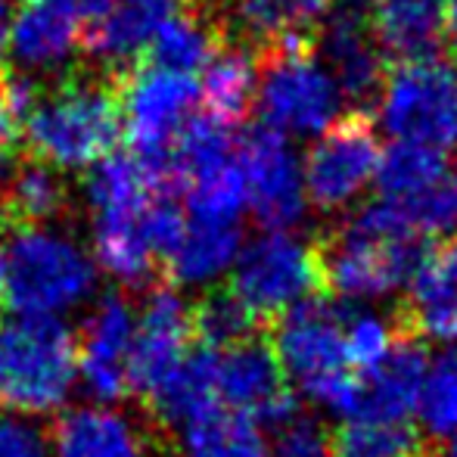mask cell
Returning a JSON list of instances; mask_svg holds the SVG:
<instances>
[{"mask_svg": "<svg viewBox=\"0 0 457 457\" xmlns=\"http://www.w3.org/2000/svg\"><path fill=\"white\" fill-rule=\"evenodd\" d=\"M25 150L56 171L87 169L106 159L121 137V96L115 72L69 69L56 85L41 87L22 121Z\"/></svg>", "mask_w": 457, "mask_h": 457, "instance_id": "cell-1", "label": "cell"}, {"mask_svg": "<svg viewBox=\"0 0 457 457\" xmlns=\"http://www.w3.org/2000/svg\"><path fill=\"white\" fill-rule=\"evenodd\" d=\"M79 373L75 333L54 314H25L0 330V404L16 414H54Z\"/></svg>", "mask_w": 457, "mask_h": 457, "instance_id": "cell-2", "label": "cell"}, {"mask_svg": "<svg viewBox=\"0 0 457 457\" xmlns=\"http://www.w3.org/2000/svg\"><path fill=\"white\" fill-rule=\"evenodd\" d=\"M379 156L383 146H379L377 115L345 109L305 153L302 181L308 205L330 221L345 215L373 181Z\"/></svg>", "mask_w": 457, "mask_h": 457, "instance_id": "cell-3", "label": "cell"}, {"mask_svg": "<svg viewBox=\"0 0 457 457\" xmlns=\"http://www.w3.org/2000/svg\"><path fill=\"white\" fill-rule=\"evenodd\" d=\"M96 283L94 262L72 240L50 230L10 237L6 299L19 314H56L87 299Z\"/></svg>", "mask_w": 457, "mask_h": 457, "instance_id": "cell-4", "label": "cell"}, {"mask_svg": "<svg viewBox=\"0 0 457 457\" xmlns=\"http://www.w3.org/2000/svg\"><path fill=\"white\" fill-rule=\"evenodd\" d=\"M228 283L265 327L295 302L327 295L314 240L293 234H262L249 240L237 255Z\"/></svg>", "mask_w": 457, "mask_h": 457, "instance_id": "cell-5", "label": "cell"}, {"mask_svg": "<svg viewBox=\"0 0 457 457\" xmlns=\"http://www.w3.org/2000/svg\"><path fill=\"white\" fill-rule=\"evenodd\" d=\"M259 69V121L280 134L312 137L330 128L343 109L333 79L324 72L318 50H274L255 60Z\"/></svg>", "mask_w": 457, "mask_h": 457, "instance_id": "cell-6", "label": "cell"}, {"mask_svg": "<svg viewBox=\"0 0 457 457\" xmlns=\"http://www.w3.org/2000/svg\"><path fill=\"white\" fill-rule=\"evenodd\" d=\"M377 112L395 140L448 153L457 146V75L439 60L389 66Z\"/></svg>", "mask_w": 457, "mask_h": 457, "instance_id": "cell-7", "label": "cell"}, {"mask_svg": "<svg viewBox=\"0 0 457 457\" xmlns=\"http://www.w3.org/2000/svg\"><path fill=\"white\" fill-rule=\"evenodd\" d=\"M237 162L246 181V205L265 234H293L308 212L305 181L287 134L253 121L237 140Z\"/></svg>", "mask_w": 457, "mask_h": 457, "instance_id": "cell-8", "label": "cell"}, {"mask_svg": "<svg viewBox=\"0 0 457 457\" xmlns=\"http://www.w3.org/2000/svg\"><path fill=\"white\" fill-rule=\"evenodd\" d=\"M115 81L121 96V134L131 153L150 156L169 150L196 103L199 87L193 75L134 62L115 72Z\"/></svg>", "mask_w": 457, "mask_h": 457, "instance_id": "cell-9", "label": "cell"}, {"mask_svg": "<svg viewBox=\"0 0 457 457\" xmlns=\"http://www.w3.org/2000/svg\"><path fill=\"white\" fill-rule=\"evenodd\" d=\"M355 308L345 299L333 295H312L295 302L293 308L268 324L283 370L295 383L330 377V373L349 370L345 364V320Z\"/></svg>", "mask_w": 457, "mask_h": 457, "instance_id": "cell-10", "label": "cell"}, {"mask_svg": "<svg viewBox=\"0 0 457 457\" xmlns=\"http://www.w3.org/2000/svg\"><path fill=\"white\" fill-rule=\"evenodd\" d=\"M190 305L178 293L175 283L159 280L144 293L137 330H134V343L128 352L131 395L146 402L178 370V364L190 352Z\"/></svg>", "mask_w": 457, "mask_h": 457, "instance_id": "cell-11", "label": "cell"}, {"mask_svg": "<svg viewBox=\"0 0 457 457\" xmlns=\"http://www.w3.org/2000/svg\"><path fill=\"white\" fill-rule=\"evenodd\" d=\"M134 330H137L134 305L121 293H106L75 337L79 373L96 402H121L131 395L128 352L134 343Z\"/></svg>", "mask_w": 457, "mask_h": 457, "instance_id": "cell-12", "label": "cell"}, {"mask_svg": "<svg viewBox=\"0 0 457 457\" xmlns=\"http://www.w3.org/2000/svg\"><path fill=\"white\" fill-rule=\"evenodd\" d=\"M389 324L423 339L457 343V243L433 240L395 302Z\"/></svg>", "mask_w": 457, "mask_h": 457, "instance_id": "cell-13", "label": "cell"}, {"mask_svg": "<svg viewBox=\"0 0 457 457\" xmlns=\"http://www.w3.org/2000/svg\"><path fill=\"white\" fill-rule=\"evenodd\" d=\"M427 370V339L392 327L389 355L379 361L377 370L364 373L361 404H358V417H352V420H411V414L420 404Z\"/></svg>", "mask_w": 457, "mask_h": 457, "instance_id": "cell-14", "label": "cell"}, {"mask_svg": "<svg viewBox=\"0 0 457 457\" xmlns=\"http://www.w3.org/2000/svg\"><path fill=\"white\" fill-rule=\"evenodd\" d=\"M85 0H22L10 31L12 56L25 69L54 72L81 50Z\"/></svg>", "mask_w": 457, "mask_h": 457, "instance_id": "cell-15", "label": "cell"}, {"mask_svg": "<svg viewBox=\"0 0 457 457\" xmlns=\"http://www.w3.org/2000/svg\"><path fill=\"white\" fill-rule=\"evenodd\" d=\"M448 0H377L370 35L389 66L445 56Z\"/></svg>", "mask_w": 457, "mask_h": 457, "instance_id": "cell-16", "label": "cell"}, {"mask_svg": "<svg viewBox=\"0 0 457 457\" xmlns=\"http://www.w3.org/2000/svg\"><path fill=\"white\" fill-rule=\"evenodd\" d=\"M293 389L268 330L228 352H218V398L224 408L255 417L274 398Z\"/></svg>", "mask_w": 457, "mask_h": 457, "instance_id": "cell-17", "label": "cell"}, {"mask_svg": "<svg viewBox=\"0 0 457 457\" xmlns=\"http://www.w3.org/2000/svg\"><path fill=\"white\" fill-rule=\"evenodd\" d=\"M54 457H146L156 445L153 436L140 433L128 417L106 408H75L54 423Z\"/></svg>", "mask_w": 457, "mask_h": 457, "instance_id": "cell-18", "label": "cell"}, {"mask_svg": "<svg viewBox=\"0 0 457 457\" xmlns=\"http://www.w3.org/2000/svg\"><path fill=\"white\" fill-rule=\"evenodd\" d=\"M69 187L56 175V169L22 159L16 162L0 196V234H25V230H47V224L60 221L69 212Z\"/></svg>", "mask_w": 457, "mask_h": 457, "instance_id": "cell-19", "label": "cell"}, {"mask_svg": "<svg viewBox=\"0 0 457 457\" xmlns=\"http://www.w3.org/2000/svg\"><path fill=\"white\" fill-rule=\"evenodd\" d=\"M140 215L128 212H103L94 221V253L103 271L112 274L131 293H146L165 280V268L150 253L140 230Z\"/></svg>", "mask_w": 457, "mask_h": 457, "instance_id": "cell-20", "label": "cell"}, {"mask_svg": "<svg viewBox=\"0 0 457 457\" xmlns=\"http://www.w3.org/2000/svg\"><path fill=\"white\" fill-rule=\"evenodd\" d=\"M203 72V112L230 128L249 121L259 96V69L253 54L243 47H221Z\"/></svg>", "mask_w": 457, "mask_h": 457, "instance_id": "cell-21", "label": "cell"}, {"mask_svg": "<svg viewBox=\"0 0 457 457\" xmlns=\"http://www.w3.org/2000/svg\"><path fill=\"white\" fill-rule=\"evenodd\" d=\"M265 330L268 327L255 318L230 283H215L196 302H190V337L203 349L228 352Z\"/></svg>", "mask_w": 457, "mask_h": 457, "instance_id": "cell-22", "label": "cell"}, {"mask_svg": "<svg viewBox=\"0 0 457 457\" xmlns=\"http://www.w3.org/2000/svg\"><path fill=\"white\" fill-rule=\"evenodd\" d=\"M243 230L237 221H193L184 243L165 265L169 283H205L228 271L240 255Z\"/></svg>", "mask_w": 457, "mask_h": 457, "instance_id": "cell-23", "label": "cell"}, {"mask_svg": "<svg viewBox=\"0 0 457 457\" xmlns=\"http://www.w3.org/2000/svg\"><path fill=\"white\" fill-rule=\"evenodd\" d=\"M184 452L190 457H268L265 433L249 414L215 404L184 427Z\"/></svg>", "mask_w": 457, "mask_h": 457, "instance_id": "cell-24", "label": "cell"}, {"mask_svg": "<svg viewBox=\"0 0 457 457\" xmlns=\"http://www.w3.org/2000/svg\"><path fill=\"white\" fill-rule=\"evenodd\" d=\"M87 199L94 205V215H103V212L137 215L159 196L146 162L137 153H109L87 178Z\"/></svg>", "mask_w": 457, "mask_h": 457, "instance_id": "cell-25", "label": "cell"}, {"mask_svg": "<svg viewBox=\"0 0 457 457\" xmlns=\"http://www.w3.org/2000/svg\"><path fill=\"white\" fill-rule=\"evenodd\" d=\"M429 442L411 420H343L330 427V457H420Z\"/></svg>", "mask_w": 457, "mask_h": 457, "instance_id": "cell-26", "label": "cell"}, {"mask_svg": "<svg viewBox=\"0 0 457 457\" xmlns=\"http://www.w3.org/2000/svg\"><path fill=\"white\" fill-rule=\"evenodd\" d=\"M445 175H448V156L442 150H433V146H423V144H408V140H395L379 156L373 181H377V193L383 199H411Z\"/></svg>", "mask_w": 457, "mask_h": 457, "instance_id": "cell-27", "label": "cell"}, {"mask_svg": "<svg viewBox=\"0 0 457 457\" xmlns=\"http://www.w3.org/2000/svg\"><path fill=\"white\" fill-rule=\"evenodd\" d=\"M417 411L436 445L457 429V345L429 361Z\"/></svg>", "mask_w": 457, "mask_h": 457, "instance_id": "cell-28", "label": "cell"}, {"mask_svg": "<svg viewBox=\"0 0 457 457\" xmlns=\"http://www.w3.org/2000/svg\"><path fill=\"white\" fill-rule=\"evenodd\" d=\"M187 203L196 221H237L246 209V181H243L240 162L234 159L215 175L193 181L187 190Z\"/></svg>", "mask_w": 457, "mask_h": 457, "instance_id": "cell-29", "label": "cell"}, {"mask_svg": "<svg viewBox=\"0 0 457 457\" xmlns=\"http://www.w3.org/2000/svg\"><path fill=\"white\" fill-rule=\"evenodd\" d=\"M402 203L411 228L423 237H442L457 228V175L448 171L433 187L411 199H395Z\"/></svg>", "mask_w": 457, "mask_h": 457, "instance_id": "cell-30", "label": "cell"}, {"mask_svg": "<svg viewBox=\"0 0 457 457\" xmlns=\"http://www.w3.org/2000/svg\"><path fill=\"white\" fill-rule=\"evenodd\" d=\"M392 345V324L377 314L352 312L345 320V364L355 373L377 370L379 361L389 355Z\"/></svg>", "mask_w": 457, "mask_h": 457, "instance_id": "cell-31", "label": "cell"}, {"mask_svg": "<svg viewBox=\"0 0 457 457\" xmlns=\"http://www.w3.org/2000/svg\"><path fill=\"white\" fill-rule=\"evenodd\" d=\"M187 228H190V224H187L184 209L178 205V199H153L144 209V215H140L144 240L162 268L169 265L171 255H175L178 246L184 243Z\"/></svg>", "mask_w": 457, "mask_h": 457, "instance_id": "cell-32", "label": "cell"}, {"mask_svg": "<svg viewBox=\"0 0 457 457\" xmlns=\"http://www.w3.org/2000/svg\"><path fill=\"white\" fill-rule=\"evenodd\" d=\"M268 457H330V427L302 411L287 429L277 433L274 452Z\"/></svg>", "mask_w": 457, "mask_h": 457, "instance_id": "cell-33", "label": "cell"}, {"mask_svg": "<svg viewBox=\"0 0 457 457\" xmlns=\"http://www.w3.org/2000/svg\"><path fill=\"white\" fill-rule=\"evenodd\" d=\"M0 457H47V445L37 429L19 420H0Z\"/></svg>", "mask_w": 457, "mask_h": 457, "instance_id": "cell-34", "label": "cell"}, {"mask_svg": "<svg viewBox=\"0 0 457 457\" xmlns=\"http://www.w3.org/2000/svg\"><path fill=\"white\" fill-rule=\"evenodd\" d=\"M6 81H10V69L0 62V146H16L19 134H22V121H19L16 109L10 103Z\"/></svg>", "mask_w": 457, "mask_h": 457, "instance_id": "cell-35", "label": "cell"}, {"mask_svg": "<svg viewBox=\"0 0 457 457\" xmlns=\"http://www.w3.org/2000/svg\"><path fill=\"white\" fill-rule=\"evenodd\" d=\"M445 56L457 66V0H448L445 10Z\"/></svg>", "mask_w": 457, "mask_h": 457, "instance_id": "cell-36", "label": "cell"}, {"mask_svg": "<svg viewBox=\"0 0 457 457\" xmlns=\"http://www.w3.org/2000/svg\"><path fill=\"white\" fill-rule=\"evenodd\" d=\"M12 169H16V146H0V196L10 184Z\"/></svg>", "mask_w": 457, "mask_h": 457, "instance_id": "cell-37", "label": "cell"}, {"mask_svg": "<svg viewBox=\"0 0 457 457\" xmlns=\"http://www.w3.org/2000/svg\"><path fill=\"white\" fill-rule=\"evenodd\" d=\"M10 12H12L10 0H0V62H4V50L10 47Z\"/></svg>", "mask_w": 457, "mask_h": 457, "instance_id": "cell-38", "label": "cell"}, {"mask_svg": "<svg viewBox=\"0 0 457 457\" xmlns=\"http://www.w3.org/2000/svg\"><path fill=\"white\" fill-rule=\"evenodd\" d=\"M442 452H445V457H457V429L448 436V448H442Z\"/></svg>", "mask_w": 457, "mask_h": 457, "instance_id": "cell-39", "label": "cell"}, {"mask_svg": "<svg viewBox=\"0 0 457 457\" xmlns=\"http://www.w3.org/2000/svg\"><path fill=\"white\" fill-rule=\"evenodd\" d=\"M6 289V255L4 249H0V293Z\"/></svg>", "mask_w": 457, "mask_h": 457, "instance_id": "cell-40", "label": "cell"}, {"mask_svg": "<svg viewBox=\"0 0 457 457\" xmlns=\"http://www.w3.org/2000/svg\"><path fill=\"white\" fill-rule=\"evenodd\" d=\"M420 457H445V452H442V448H439V445H429V448H427V452H423Z\"/></svg>", "mask_w": 457, "mask_h": 457, "instance_id": "cell-41", "label": "cell"}, {"mask_svg": "<svg viewBox=\"0 0 457 457\" xmlns=\"http://www.w3.org/2000/svg\"><path fill=\"white\" fill-rule=\"evenodd\" d=\"M121 4H146V0H121Z\"/></svg>", "mask_w": 457, "mask_h": 457, "instance_id": "cell-42", "label": "cell"}, {"mask_svg": "<svg viewBox=\"0 0 457 457\" xmlns=\"http://www.w3.org/2000/svg\"><path fill=\"white\" fill-rule=\"evenodd\" d=\"M0 318H4V308H0Z\"/></svg>", "mask_w": 457, "mask_h": 457, "instance_id": "cell-43", "label": "cell"}]
</instances>
